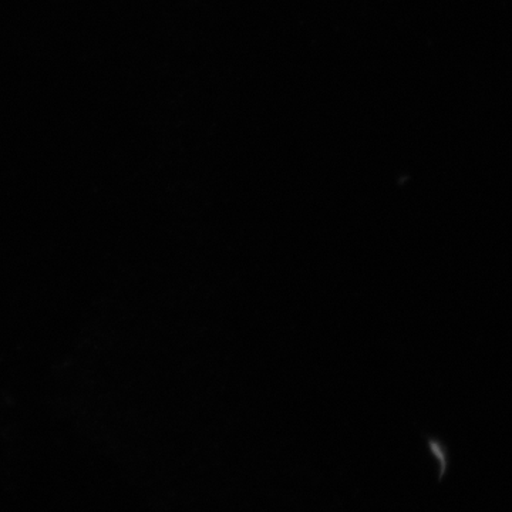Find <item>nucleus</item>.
Wrapping results in <instances>:
<instances>
[{
    "label": "nucleus",
    "instance_id": "f257e3e1",
    "mask_svg": "<svg viewBox=\"0 0 512 512\" xmlns=\"http://www.w3.org/2000/svg\"><path fill=\"white\" fill-rule=\"evenodd\" d=\"M429 448L431 453L437 457L440 463V478L439 481L443 480V477L446 476L447 468H448V451L447 447L444 446L441 441L436 439H429Z\"/></svg>",
    "mask_w": 512,
    "mask_h": 512
}]
</instances>
